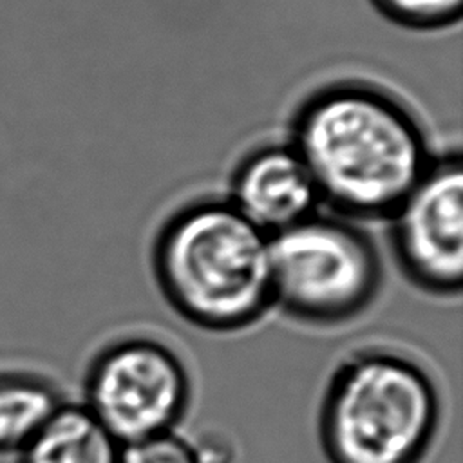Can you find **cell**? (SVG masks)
Returning a JSON list of instances; mask_svg holds the SVG:
<instances>
[{
    "instance_id": "cell-1",
    "label": "cell",
    "mask_w": 463,
    "mask_h": 463,
    "mask_svg": "<svg viewBox=\"0 0 463 463\" xmlns=\"http://www.w3.org/2000/svg\"><path fill=\"white\" fill-rule=\"evenodd\" d=\"M320 201L345 219H389L434 157L416 116L389 92L344 81L315 92L289 143Z\"/></svg>"
},
{
    "instance_id": "cell-2",
    "label": "cell",
    "mask_w": 463,
    "mask_h": 463,
    "mask_svg": "<svg viewBox=\"0 0 463 463\" xmlns=\"http://www.w3.org/2000/svg\"><path fill=\"white\" fill-rule=\"evenodd\" d=\"M150 266L172 311L199 329L244 331L273 307L269 235L228 197L195 199L170 213Z\"/></svg>"
},
{
    "instance_id": "cell-3",
    "label": "cell",
    "mask_w": 463,
    "mask_h": 463,
    "mask_svg": "<svg viewBox=\"0 0 463 463\" xmlns=\"http://www.w3.org/2000/svg\"><path fill=\"white\" fill-rule=\"evenodd\" d=\"M443 420L434 373L391 345H362L333 369L317 430L329 463H423Z\"/></svg>"
},
{
    "instance_id": "cell-4",
    "label": "cell",
    "mask_w": 463,
    "mask_h": 463,
    "mask_svg": "<svg viewBox=\"0 0 463 463\" xmlns=\"http://www.w3.org/2000/svg\"><path fill=\"white\" fill-rule=\"evenodd\" d=\"M273 307L309 326H340L380 295L383 262L356 221L313 213L269 235Z\"/></svg>"
},
{
    "instance_id": "cell-5",
    "label": "cell",
    "mask_w": 463,
    "mask_h": 463,
    "mask_svg": "<svg viewBox=\"0 0 463 463\" xmlns=\"http://www.w3.org/2000/svg\"><path fill=\"white\" fill-rule=\"evenodd\" d=\"M190 402L186 362L150 335L110 340L85 371L83 405L121 445L175 430Z\"/></svg>"
},
{
    "instance_id": "cell-6",
    "label": "cell",
    "mask_w": 463,
    "mask_h": 463,
    "mask_svg": "<svg viewBox=\"0 0 463 463\" xmlns=\"http://www.w3.org/2000/svg\"><path fill=\"white\" fill-rule=\"evenodd\" d=\"M392 257L403 277L436 297L463 286V170L459 154L432 165L389 217Z\"/></svg>"
},
{
    "instance_id": "cell-7",
    "label": "cell",
    "mask_w": 463,
    "mask_h": 463,
    "mask_svg": "<svg viewBox=\"0 0 463 463\" xmlns=\"http://www.w3.org/2000/svg\"><path fill=\"white\" fill-rule=\"evenodd\" d=\"M228 201L268 235L307 219L322 204L306 163L291 145L251 152L232 177Z\"/></svg>"
},
{
    "instance_id": "cell-8",
    "label": "cell",
    "mask_w": 463,
    "mask_h": 463,
    "mask_svg": "<svg viewBox=\"0 0 463 463\" xmlns=\"http://www.w3.org/2000/svg\"><path fill=\"white\" fill-rule=\"evenodd\" d=\"M121 443L85 409L65 402L16 454V463H119Z\"/></svg>"
},
{
    "instance_id": "cell-9",
    "label": "cell",
    "mask_w": 463,
    "mask_h": 463,
    "mask_svg": "<svg viewBox=\"0 0 463 463\" xmlns=\"http://www.w3.org/2000/svg\"><path fill=\"white\" fill-rule=\"evenodd\" d=\"M65 403L47 378L25 371L0 373V454H18Z\"/></svg>"
},
{
    "instance_id": "cell-10",
    "label": "cell",
    "mask_w": 463,
    "mask_h": 463,
    "mask_svg": "<svg viewBox=\"0 0 463 463\" xmlns=\"http://www.w3.org/2000/svg\"><path fill=\"white\" fill-rule=\"evenodd\" d=\"M392 22L414 29H438L458 22L463 0H373Z\"/></svg>"
},
{
    "instance_id": "cell-11",
    "label": "cell",
    "mask_w": 463,
    "mask_h": 463,
    "mask_svg": "<svg viewBox=\"0 0 463 463\" xmlns=\"http://www.w3.org/2000/svg\"><path fill=\"white\" fill-rule=\"evenodd\" d=\"M119 463H197V456L190 438L168 430L121 445Z\"/></svg>"
},
{
    "instance_id": "cell-12",
    "label": "cell",
    "mask_w": 463,
    "mask_h": 463,
    "mask_svg": "<svg viewBox=\"0 0 463 463\" xmlns=\"http://www.w3.org/2000/svg\"><path fill=\"white\" fill-rule=\"evenodd\" d=\"M197 463H233L235 452L232 449V443L219 436L217 432L212 434H201L199 438L192 439Z\"/></svg>"
}]
</instances>
